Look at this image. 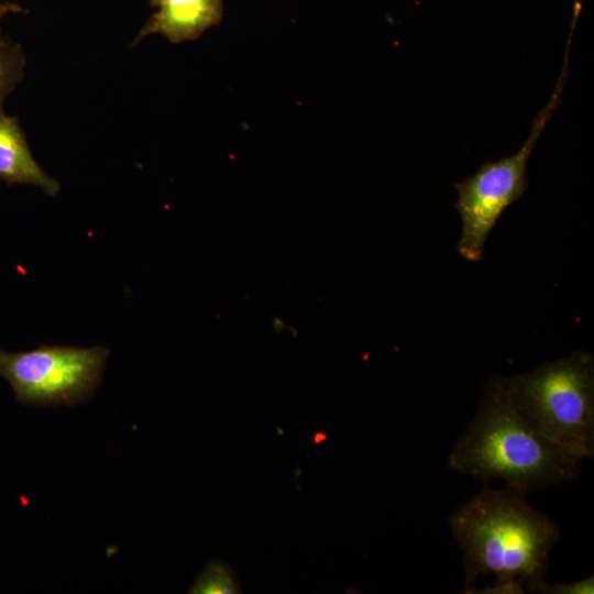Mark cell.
I'll use <instances>...</instances> for the list:
<instances>
[{
  "instance_id": "8992f818",
  "label": "cell",
  "mask_w": 594,
  "mask_h": 594,
  "mask_svg": "<svg viewBox=\"0 0 594 594\" xmlns=\"http://www.w3.org/2000/svg\"><path fill=\"white\" fill-rule=\"evenodd\" d=\"M156 8L133 44L150 34H162L172 43L199 37L223 15V0H150Z\"/></svg>"
},
{
  "instance_id": "3957f363",
  "label": "cell",
  "mask_w": 594,
  "mask_h": 594,
  "mask_svg": "<svg viewBox=\"0 0 594 594\" xmlns=\"http://www.w3.org/2000/svg\"><path fill=\"white\" fill-rule=\"evenodd\" d=\"M516 407L547 438L583 460L594 452V366L575 351L503 378Z\"/></svg>"
},
{
  "instance_id": "6da1fadb",
  "label": "cell",
  "mask_w": 594,
  "mask_h": 594,
  "mask_svg": "<svg viewBox=\"0 0 594 594\" xmlns=\"http://www.w3.org/2000/svg\"><path fill=\"white\" fill-rule=\"evenodd\" d=\"M449 525L463 551L464 593L488 574L496 576L495 584L475 593L540 592L547 583L549 556L560 532L526 494L486 487L457 509Z\"/></svg>"
},
{
  "instance_id": "8fae6325",
  "label": "cell",
  "mask_w": 594,
  "mask_h": 594,
  "mask_svg": "<svg viewBox=\"0 0 594 594\" xmlns=\"http://www.w3.org/2000/svg\"><path fill=\"white\" fill-rule=\"evenodd\" d=\"M23 9L16 3H2L0 2V20L3 15L10 12H21Z\"/></svg>"
},
{
  "instance_id": "277c9868",
  "label": "cell",
  "mask_w": 594,
  "mask_h": 594,
  "mask_svg": "<svg viewBox=\"0 0 594 594\" xmlns=\"http://www.w3.org/2000/svg\"><path fill=\"white\" fill-rule=\"evenodd\" d=\"M563 67L547 105L532 121L528 138L515 154L499 161L484 162L470 177L454 184L455 208L462 220L458 252L470 262L482 258L486 239L503 212L518 200L528 187L527 165L543 129L561 102L568 78L570 41Z\"/></svg>"
},
{
  "instance_id": "9c48e42d",
  "label": "cell",
  "mask_w": 594,
  "mask_h": 594,
  "mask_svg": "<svg viewBox=\"0 0 594 594\" xmlns=\"http://www.w3.org/2000/svg\"><path fill=\"white\" fill-rule=\"evenodd\" d=\"M25 58L19 44L0 38V111L4 98L23 77Z\"/></svg>"
},
{
  "instance_id": "7a4b0ae2",
  "label": "cell",
  "mask_w": 594,
  "mask_h": 594,
  "mask_svg": "<svg viewBox=\"0 0 594 594\" xmlns=\"http://www.w3.org/2000/svg\"><path fill=\"white\" fill-rule=\"evenodd\" d=\"M581 461L542 435L516 407L503 378L494 377L448 466L486 484L504 480L507 487L527 495L575 480Z\"/></svg>"
},
{
  "instance_id": "52a82bcc",
  "label": "cell",
  "mask_w": 594,
  "mask_h": 594,
  "mask_svg": "<svg viewBox=\"0 0 594 594\" xmlns=\"http://www.w3.org/2000/svg\"><path fill=\"white\" fill-rule=\"evenodd\" d=\"M0 179L8 185L28 184L56 196L59 183L34 160L25 135L15 118L0 111Z\"/></svg>"
},
{
  "instance_id": "30bf717a",
  "label": "cell",
  "mask_w": 594,
  "mask_h": 594,
  "mask_svg": "<svg viewBox=\"0 0 594 594\" xmlns=\"http://www.w3.org/2000/svg\"><path fill=\"white\" fill-rule=\"evenodd\" d=\"M593 590L594 578L591 575L586 579L570 583H546L540 592L546 594H592L594 592Z\"/></svg>"
},
{
  "instance_id": "5b68a950",
  "label": "cell",
  "mask_w": 594,
  "mask_h": 594,
  "mask_svg": "<svg viewBox=\"0 0 594 594\" xmlns=\"http://www.w3.org/2000/svg\"><path fill=\"white\" fill-rule=\"evenodd\" d=\"M109 350L96 345L42 344L30 351H0V376L19 403L37 406H75L102 382Z\"/></svg>"
},
{
  "instance_id": "ba28073f",
  "label": "cell",
  "mask_w": 594,
  "mask_h": 594,
  "mask_svg": "<svg viewBox=\"0 0 594 594\" xmlns=\"http://www.w3.org/2000/svg\"><path fill=\"white\" fill-rule=\"evenodd\" d=\"M235 572L227 563L210 561L198 575L189 593L193 594H234L241 593Z\"/></svg>"
}]
</instances>
